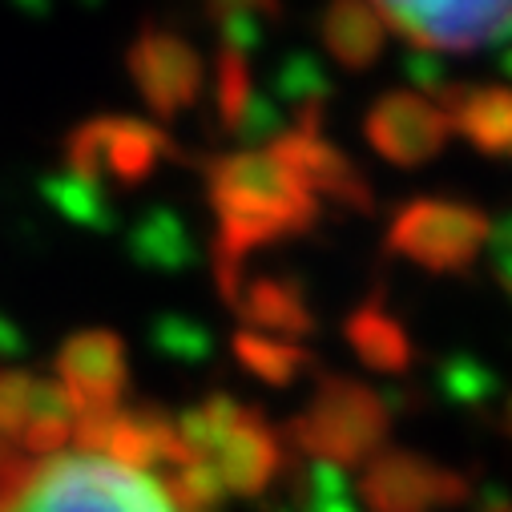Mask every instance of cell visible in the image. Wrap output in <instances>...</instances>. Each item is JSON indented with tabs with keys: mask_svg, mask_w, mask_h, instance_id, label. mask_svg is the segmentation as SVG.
Returning a JSON list of instances; mask_svg holds the SVG:
<instances>
[{
	"mask_svg": "<svg viewBox=\"0 0 512 512\" xmlns=\"http://www.w3.org/2000/svg\"><path fill=\"white\" fill-rule=\"evenodd\" d=\"M206 198L218 222L214 283L226 303L242 287L254 250L299 238L319 222V198L271 150H234L206 162Z\"/></svg>",
	"mask_w": 512,
	"mask_h": 512,
	"instance_id": "obj_1",
	"label": "cell"
},
{
	"mask_svg": "<svg viewBox=\"0 0 512 512\" xmlns=\"http://www.w3.org/2000/svg\"><path fill=\"white\" fill-rule=\"evenodd\" d=\"M0 512H182L158 472L65 448L0 456Z\"/></svg>",
	"mask_w": 512,
	"mask_h": 512,
	"instance_id": "obj_2",
	"label": "cell"
},
{
	"mask_svg": "<svg viewBox=\"0 0 512 512\" xmlns=\"http://www.w3.org/2000/svg\"><path fill=\"white\" fill-rule=\"evenodd\" d=\"M178 440L186 460H210L226 492L246 500L263 496L287 464L279 432L226 392H210L202 404L186 408L178 416Z\"/></svg>",
	"mask_w": 512,
	"mask_h": 512,
	"instance_id": "obj_3",
	"label": "cell"
},
{
	"mask_svg": "<svg viewBox=\"0 0 512 512\" xmlns=\"http://www.w3.org/2000/svg\"><path fill=\"white\" fill-rule=\"evenodd\" d=\"M392 432V404L355 375L327 371L319 375L315 392L303 412L287 420V440L307 464L331 468H363L383 452Z\"/></svg>",
	"mask_w": 512,
	"mask_h": 512,
	"instance_id": "obj_4",
	"label": "cell"
},
{
	"mask_svg": "<svg viewBox=\"0 0 512 512\" xmlns=\"http://www.w3.org/2000/svg\"><path fill=\"white\" fill-rule=\"evenodd\" d=\"M166 158H174L170 134L130 113H97L65 138V170L89 186L134 190L150 182Z\"/></svg>",
	"mask_w": 512,
	"mask_h": 512,
	"instance_id": "obj_5",
	"label": "cell"
},
{
	"mask_svg": "<svg viewBox=\"0 0 512 512\" xmlns=\"http://www.w3.org/2000/svg\"><path fill=\"white\" fill-rule=\"evenodd\" d=\"M492 238V218L460 198H412L388 226V250L428 275H464Z\"/></svg>",
	"mask_w": 512,
	"mask_h": 512,
	"instance_id": "obj_6",
	"label": "cell"
},
{
	"mask_svg": "<svg viewBox=\"0 0 512 512\" xmlns=\"http://www.w3.org/2000/svg\"><path fill=\"white\" fill-rule=\"evenodd\" d=\"M383 25L428 53H476L512 41V0H371Z\"/></svg>",
	"mask_w": 512,
	"mask_h": 512,
	"instance_id": "obj_7",
	"label": "cell"
},
{
	"mask_svg": "<svg viewBox=\"0 0 512 512\" xmlns=\"http://www.w3.org/2000/svg\"><path fill=\"white\" fill-rule=\"evenodd\" d=\"M367 512H456L472 500V480L424 452L383 448L359 468Z\"/></svg>",
	"mask_w": 512,
	"mask_h": 512,
	"instance_id": "obj_8",
	"label": "cell"
},
{
	"mask_svg": "<svg viewBox=\"0 0 512 512\" xmlns=\"http://www.w3.org/2000/svg\"><path fill=\"white\" fill-rule=\"evenodd\" d=\"M125 69H130L134 89L158 117H178L198 105L206 85L202 53L166 25H142L138 37L125 49Z\"/></svg>",
	"mask_w": 512,
	"mask_h": 512,
	"instance_id": "obj_9",
	"label": "cell"
},
{
	"mask_svg": "<svg viewBox=\"0 0 512 512\" xmlns=\"http://www.w3.org/2000/svg\"><path fill=\"white\" fill-rule=\"evenodd\" d=\"M315 198H331L335 206H347L355 214H371L375 210V190L367 182V174L335 146L323 138L319 130V105H307L303 117L295 121V130L279 134L267 146Z\"/></svg>",
	"mask_w": 512,
	"mask_h": 512,
	"instance_id": "obj_10",
	"label": "cell"
},
{
	"mask_svg": "<svg viewBox=\"0 0 512 512\" xmlns=\"http://www.w3.org/2000/svg\"><path fill=\"white\" fill-rule=\"evenodd\" d=\"M452 134L444 109L424 89H388L379 93L363 117L367 146L400 170L432 162Z\"/></svg>",
	"mask_w": 512,
	"mask_h": 512,
	"instance_id": "obj_11",
	"label": "cell"
},
{
	"mask_svg": "<svg viewBox=\"0 0 512 512\" xmlns=\"http://www.w3.org/2000/svg\"><path fill=\"white\" fill-rule=\"evenodd\" d=\"M53 371H57V383L69 392L77 416L121 408L125 388H130L125 339L109 327H85L69 335L53 355Z\"/></svg>",
	"mask_w": 512,
	"mask_h": 512,
	"instance_id": "obj_12",
	"label": "cell"
},
{
	"mask_svg": "<svg viewBox=\"0 0 512 512\" xmlns=\"http://www.w3.org/2000/svg\"><path fill=\"white\" fill-rule=\"evenodd\" d=\"M432 101L444 109L448 125L480 154H512V89L508 85H468L440 81Z\"/></svg>",
	"mask_w": 512,
	"mask_h": 512,
	"instance_id": "obj_13",
	"label": "cell"
},
{
	"mask_svg": "<svg viewBox=\"0 0 512 512\" xmlns=\"http://www.w3.org/2000/svg\"><path fill=\"white\" fill-rule=\"evenodd\" d=\"M230 311L238 315L242 331H259L291 343L307 339L319 327L307 291L291 275H246L230 299Z\"/></svg>",
	"mask_w": 512,
	"mask_h": 512,
	"instance_id": "obj_14",
	"label": "cell"
},
{
	"mask_svg": "<svg viewBox=\"0 0 512 512\" xmlns=\"http://www.w3.org/2000/svg\"><path fill=\"white\" fill-rule=\"evenodd\" d=\"M319 37L327 57L347 73H367L388 49V25L371 0H327Z\"/></svg>",
	"mask_w": 512,
	"mask_h": 512,
	"instance_id": "obj_15",
	"label": "cell"
},
{
	"mask_svg": "<svg viewBox=\"0 0 512 512\" xmlns=\"http://www.w3.org/2000/svg\"><path fill=\"white\" fill-rule=\"evenodd\" d=\"M343 339H347V347L355 351L359 363H367L371 371H383V375H404L416 359L408 327L388 311V303H383L379 295H371V299H363L359 307L347 311Z\"/></svg>",
	"mask_w": 512,
	"mask_h": 512,
	"instance_id": "obj_16",
	"label": "cell"
},
{
	"mask_svg": "<svg viewBox=\"0 0 512 512\" xmlns=\"http://www.w3.org/2000/svg\"><path fill=\"white\" fill-rule=\"evenodd\" d=\"M230 351L238 359V367H246L254 379L271 383V388H291L295 379H303L315 367V355L291 339H275V335H259V331H234L230 335Z\"/></svg>",
	"mask_w": 512,
	"mask_h": 512,
	"instance_id": "obj_17",
	"label": "cell"
},
{
	"mask_svg": "<svg viewBox=\"0 0 512 512\" xmlns=\"http://www.w3.org/2000/svg\"><path fill=\"white\" fill-rule=\"evenodd\" d=\"M254 101V77H250V61L242 53V45L222 41L218 57H214V109L222 130H238L250 113Z\"/></svg>",
	"mask_w": 512,
	"mask_h": 512,
	"instance_id": "obj_18",
	"label": "cell"
},
{
	"mask_svg": "<svg viewBox=\"0 0 512 512\" xmlns=\"http://www.w3.org/2000/svg\"><path fill=\"white\" fill-rule=\"evenodd\" d=\"M41 379L21 367H0V456L21 452V436L37 416Z\"/></svg>",
	"mask_w": 512,
	"mask_h": 512,
	"instance_id": "obj_19",
	"label": "cell"
},
{
	"mask_svg": "<svg viewBox=\"0 0 512 512\" xmlns=\"http://www.w3.org/2000/svg\"><path fill=\"white\" fill-rule=\"evenodd\" d=\"M291 508L295 512H363L339 468L307 464V460H299V472H291Z\"/></svg>",
	"mask_w": 512,
	"mask_h": 512,
	"instance_id": "obj_20",
	"label": "cell"
},
{
	"mask_svg": "<svg viewBox=\"0 0 512 512\" xmlns=\"http://www.w3.org/2000/svg\"><path fill=\"white\" fill-rule=\"evenodd\" d=\"M496 375L472 359H448L444 371H440V392L464 408H476V404H488L496 392Z\"/></svg>",
	"mask_w": 512,
	"mask_h": 512,
	"instance_id": "obj_21",
	"label": "cell"
},
{
	"mask_svg": "<svg viewBox=\"0 0 512 512\" xmlns=\"http://www.w3.org/2000/svg\"><path fill=\"white\" fill-rule=\"evenodd\" d=\"M210 21L222 25V33H242V29H259L263 21L279 17V0H202Z\"/></svg>",
	"mask_w": 512,
	"mask_h": 512,
	"instance_id": "obj_22",
	"label": "cell"
},
{
	"mask_svg": "<svg viewBox=\"0 0 512 512\" xmlns=\"http://www.w3.org/2000/svg\"><path fill=\"white\" fill-rule=\"evenodd\" d=\"M488 263L496 283L512 295V214H504L500 222H492V238H488Z\"/></svg>",
	"mask_w": 512,
	"mask_h": 512,
	"instance_id": "obj_23",
	"label": "cell"
},
{
	"mask_svg": "<svg viewBox=\"0 0 512 512\" xmlns=\"http://www.w3.org/2000/svg\"><path fill=\"white\" fill-rule=\"evenodd\" d=\"M476 512H512V496L504 488H484L476 500Z\"/></svg>",
	"mask_w": 512,
	"mask_h": 512,
	"instance_id": "obj_24",
	"label": "cell"
},
{
	"mask_svg": "<svg viewBox=\"0 0 512 512\" xmlns=\"http://www.w3.org/2000/svg\"><path fill=\"white\" fill-rule=\"evenodd\" d=\"M500 432L512 440V392H508V400H504V408H500Z\"/></svg>",
	"mask_w": 512,
	"mask_h": 512,
	"instance_id": "obj_25",
	"label": "cell"
},
{
	"mask_svg": "<svg viewBox=\"0 0 512 512\" xmlns=\"http://www.w3.org/2000/svg\"><path fill=\"white\" fill-rule=\"evenodd\" d=\"M504 69H508V73H512V53H508V57H504Z\"/></svg>",
	"mask_w": 512,
	"mask_h": 512,
	"instance_id": "obj_26",
	"label": "cell"
}]
</instances>
